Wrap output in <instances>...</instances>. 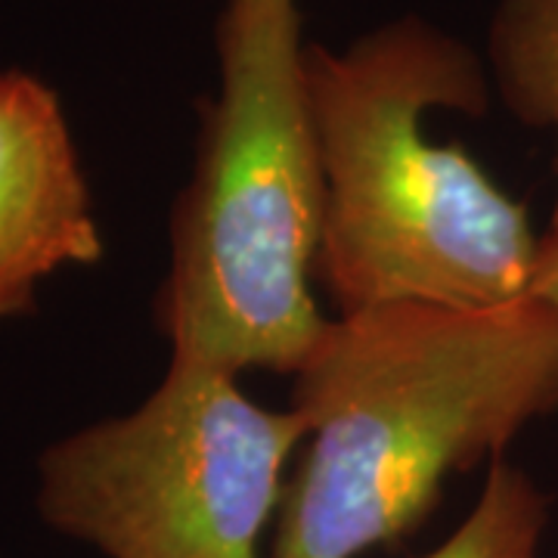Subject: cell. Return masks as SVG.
<instances>
[{"mask_svg": "<svg viewBox=\"0 0 558 558\" xmlns=\"http://www.w3.org/2000/svg\"><path fill=\"white\" fill-rule=\"evenodd\" d=\"M307 457L274 558H357L410 537L444 481L558 413V311L391 301L326 323L295 373Z\"/></svg>", "mask_w": 558, "mask_h": 558, "instance_id": "6da1fadb", "label": "cell"}, {"mask_svg": "<svg viewBox=\"0 0 558 558\" xmlns=\"http://www.w3.org/2000/svg\"><path fill=\"white\" fill-rule=\"evenodd\" d=\"M326 183L317 277L339 314L425 301L487 311L531 299L539 236L527 208L425 116H484L490 81L462 40L403 16L344 50L307 47Z\"/></svg>", "mask_w": 558, "mask_h": 558, "instance_id": "7a4b0ae2", "label": "cell"}, {"mask_svg": "<svg viewBox=\"0 0 558 558\" xmlns=\"http://www.w3.org/2000/svg\"><path fill=\"white\" fill-rule=\"evenodd\" d=\"M218 65L156 317L174 360L295 376L329 323L311 292L326 183L299 3L227 0Z\"/></svg>", "mask_w": 558, "mask_h": 558, "instance_id": "3957f363", "label": "cell"}, {"mask_svg": "<svg viewBox=\"0 0 558 558\" xmlns=\"http://www.w3.org/2000/svg\"><path fill=\"white\" fill-rule=\"evenodd\" d=\"M307 428L236 376L174 360L134 413L40 457L44 521L106 558H260L282 472Z\"/></svg>", "mask_w": 558, "mask_h": 558, "instance_id": "277c9868", "label": "cell"}, {"mask_svg": "<svg viewBox=\"0 0 558 558\" xmlns=\"http://www.w3.org/2000/svg\"><path fill=\"white\" fill-rule=\"evenodd\" d=\"M100 258L60 97L25 72H0V319L25 314L57 270Z\"/></svg>", "mask_w": 558, "mask_h": 558, "instance_id": "5b68a950", "label": "cell"}, {"mask_svg": "<svg viewBox=\"0 0 558 558\" xmlns=\"http://www.w3.org/2000/svg\"><path fill=\"white\" fill-rule=\"evenodd\" d=\"M487 62L502 106L527 128L556 134L558 230V0H499Z\"/></svg>", "mask_w": 558, "mask_h": 558, "instance_id": "8992f818", "label": "cell"}, {"mask_svg": "<svg viewBox=\"0 0 558 558\" xmlns=\"http://www.w3.org/2000/svg\"><path fill=\"white\" fill-rule=\"evenodd\" d=\"M549 497L524 469L490 459L475 509L425 558H539Z\"/></svg>", "mask_w": 558, "mask_h": 558, "instance_id": "52a82bcc", "label": "cell"}, {"mask_svg": "<svg viewBox=\"0 0 558 558\" xmlns=\"http://www.w3.org/2000/svg\"><path fill=\"white\" fill-rule=\"evenodd\" d=\"M531 299L558 311V230H549L546 236H539L537 264H534V277H531Z\"/></svg>", "mask_w": 558, "mask_h": 558, "instance_id": "ba28073f", "label": "cell"}]
</instances>
